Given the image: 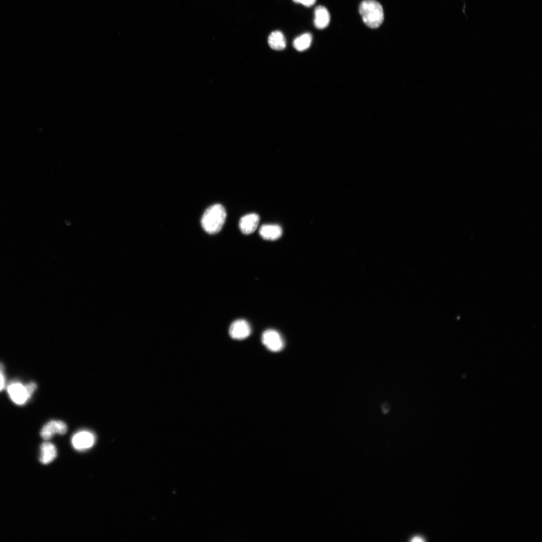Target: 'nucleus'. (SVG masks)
Returning <instances> with one entry per match:
<instances>
[{"label": "nucleus", "instance_id": "f257e3e1", "mask_svg": "<svg viewBox=\"0 0 542 542\" xmlns=\"http://www.w3.org/2000/svg\"><path fill=\"white\" fill-rule=\"evenodd\" d=\"M226 217V212L222 205H212L205 210L202 217V226L209 234L218 233L221 229Z\"/></svg>", "mask_w": 542, "mask_h": 542}, {"label": "nucleus", "instance_id": "f03ea898", "mask_svg": "<svg viewBox=\"0 0 542 542\" xmlns=\"http://www.w3.org/2000/svg\"><path fill=\"white\" fill-rule=\"evenodd\" d=\"M359 11L364 23L369 28H378L383 21L382 6L375 0H364L362 2Z\"/></svg>", "mask_w": 542, "mask_h": 542}, {"label": "nucleus", "instance_id": "7ed1b4c3", "mask_svg": "<svg viewBox=\"0 0 542 542\" xmlns=\"http://www.w3.org/2000/svg\"><path fill=\"white\" fill-rule=\"evenodd\" d=\"M7 392L12 401L17 405L25 404L31 398L25 385L18 381H13L8 385Z\"/></svg>", "mask_w": 542, "mask_h": 542}, {"label": "nucleus", "instance_id": "20e7f679", "mask_svg": "<svg viewBox=\"0 0 542 542\" xmlns=\"http://www.w3.org/2000/svg\"><path fill=\"white\" fill-rule=\"evenodd\" d=\"M261 341L266 348L272 352H279L284 346V342L281 334L274 329L264 331L261 335Z\"/></svg>", "mask_w": 542, "mask_h": 542}, {"label": "nucleus", "instance_id": "39448f33", "mask_svg": "<svg viewBox=\"0 0 542 542\" xmlns=\"http://www.w3.org/2000/svg\"><path fill=\"white\" fill-rule=\"evenodd\" d=\"M96 437L93 433L87 431H80L75 433L72 438L73 448L78 451H84L91 448L95 443Z\"/></svg>", "mask_w": 542, "mask_h": 542}, {"label": "nucleus", "instance_id": "423d86ee", "mask_svg": "<svg viewBox=\"0 0 542 542\" xmlns=\"http://www.w3.org/2000/svg\"><path fill=\"white\" fill-rule=\"evenodd\" d=\"M67 431V427L65 423L59 420H51L42 428L40 435L44 440H48L55 434L63 435Z\"/></svg>", "mask_w": 542, "mask_h": 542}, {"label": "nucleus", "instance_id": "0eeeda50", "mask_svg": "<svg viewBox=\"0 0 542 542\" xmlns=\"http://www.w3.org/2000/svg\"><path fill=\"white\" fill-rule=\"evenodd\" d=\"M251 333L249 323L245 320L238 319L234 321L229 329L230 337L236 340H242L247 338Z\"/></svg>", "mask_w": 542, "mask_h": 542}, {"label": "nucleus", "instance_id": "6e6552de", "mask_svg": "<svg viewBox=\"0 0 542 542\" xmlns=\"http://www.w3.org/2000/svg\"><path fill=\"white\" fill-rule=\"evenodd\" d=\"M259 221V216L256 213H250L242 217L239 222L241 231L245 234L253 233L256 229Z\"/></svg>", "mask_w": 542, "mask_h": 542}, {"label": "nucleus", "instance_id": "1a4fd4ad", "mask_svg": "<svg viewBox=\"0 0 542 542\" xmlns=\"http://www.w3.org/2000/svg\"><path fill=\"white\" fill-rule=\"evenodd\" d=\"M40 451V461L43 464L52 462L57 456L56 447L49 442H44L41 444Z\"/></svg>", "mask_w": 542, "mask_h": 542}, {"label": "nucleus", "instance_id": "9d476101", "mask_svg": "<svg viewBox=\"0 0 542 542\" xmlns=\"http://www.w3.org/2000/svg\"><path fill=\"white\" fill-rule=\"evenodd\" d=\"M260 236L265 240H275L279 238L282 234L281 227L276 224H264L259 229Z\"/></svg>", "mask_w": 542, "mask_h": 542}, {"label": "nucleus", "instance_id": "9b49d317", "mask_svg": "<svg viewBox=\"0 0 542 542\" xmlns=\"http://www.w3.org/2000/svg\"><path fill=\"white\" fill-rule=\"evenodd\" d=\"M330 20V14L327 9L319 6L315 10L314 25L319 29L325 28L328 26Z\"/></svg>", "mask_w": 542, "mask_h": 542}, {"label": "nucleus", "instance_id": "f8f14e48", "mask_svg": "<svg viewBox=\"0 0 542 542\" xmlns=\"http://www.w3.org/2000/svg\"><path fill=\"white\" fill-rule=\"evenodd\" d=\"M268 43L270 47L275 50H283L286 45L284 35L278 31H274L269 35Z\"/></svg>", "mask_w": 542, "mask_h": 542}, {"label": "nucleus", "instance_id": "ddd939ff", "mask_svg": "<svg viewBox=\"0 0 542 542\" xmlns=\"http://www.w3.org/2000/svg\"><path fill=\"white\" fill-rule=\"evenodd\" d=\"M312 36L310 33L304 34L297 37L294 41L293 46L299 51H303L310 46Z\"/></svg>", "mask_w": 542, "mask_h": 542}, {"label": "nucleus", "instance_id": "4468645a", "mask_svg": "<svg viewBox=\"0 0 542 542\" xmlns=\"http://www.w3.org/2000/svg\"><path fill=\"white\" fill-rule=\"evenodd\" d=\"M26 389L30 397L37 388V384L34 382H30L25 384Z\"/></svg>", "mask_w": 542, "mask_h": 542}, {"label": "nucleus", "instance_id": "2eb2a0df", "mask_svg": "<svg viewBox=\"0 0 542 542\" xmlns=\"http://www.w3.org/2000/svg\"><path fill=\"white\" fill-rule=\"evenodd\" d=\"M6 380L4 374V366L0 363V391L4 389L5 386Z\"/></svg>", "mask_w": 542, "mask_h": 542}, {"label": "nucleus", "instance_id": "dca6fc26", "mask_svg": "<svg viewBox=\"0 0 542 542\" xmlns=\"http://www.w3.org/2000/svg\"><path fill=\"white\" fill-rule=\"evenodd\" d=\"M295 3L301 4L304 6L309 7L313 6L316 0H293Z\"/></svg>", "mask_w": 542, "mask_h": 542}, {"label": "nucleus", "instance_id": "f3484780", "mask_svg": "<svg viewBox=\"0 0 542 542\" xmlns=\"http://www.w3.org/2000/svg\"><path fill=\"white\" fill-rule=\"evenodd\" d=\"M382 411L384 414H386L389 412V408L386 403L383 404L382 406Z\"/></svg>", "mask_w": 542, "mask_h": 542}]
</instances>
